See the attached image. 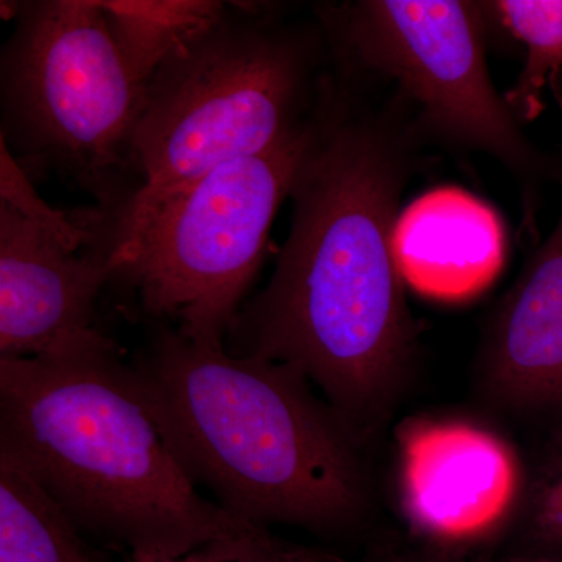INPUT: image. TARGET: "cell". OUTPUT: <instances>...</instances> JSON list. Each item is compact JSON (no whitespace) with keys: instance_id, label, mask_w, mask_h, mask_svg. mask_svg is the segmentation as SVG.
I'll use <instances>...</instances> for the list:
<instances>
[{"instance_id":"cell-12","label":"cell","mask_w":562,"mask_h":562,"mask_svg":"<svg viewBox=\"0 0 562 562\" xmlns=\"http://www.w3.org/2000/svg\"><path fill=\"white\" fill-rule=\"evenodd\" d=\"M0 562H113L5 449H0Z\"/></svg>"},{"instance_id":"cell-1","label":"cell","mask_w":562,"mask_h":562,"mask_svg":"<svg viewBox=\"0 0 562 562\" xmlns=\"http://www.w3.org/2000/svg\"><path fill=\"white\" fill-rule=\"evenodd\" d=\"M405 135L322 81L313 135L292 183L290 235L225 347L283 362L319 386L355 439L379 420L413 350L395 255L408 179Z\"/></svg>"},{"instance_id":"cell-9","label":"cell","mask_w":562,"mask_h":562,"mask_svg":"<svg viewBox=\"0 0 562 562\" xmlns=\"http://www.w3.org/2000/svg\"><path fill=\"white\" fill-rule=\"evenodd\" d=\"M398 443L403 508L425 535L468 541L508 513L519 469L497 436L468 422L416 420Z\"/></svg>"},{"instance_id":"cell-4","label":"cell","mask_w":562,"mask_h":562,"mask_svg":"<svg viewBox=\"0 0 562 562\" xmlns=\"http://www.w3.org/2000/svg\"><path fill=\"white\" fill-rule=\"evenodd\" d=\"M316 47L265 7L225 2L158 66L128 147L140 209L224 162L271 149L313 116Z\"/></svg>"},{"instance_id":"cell-2","label":"cell","mask_w":562,"mask_h":562,"mask_svg":"<svg viewBox=\"0 0 562 562\" xmlns=\"http://www.w3.org/2000/svg\"><path fill=\"white\" fill-rule=\"evenodd\" d=\"M0 449L88 538L124 557L288 547L203 497L158 430L131 360L95 328L38 357H0Z\"/></svg>"},{"instance_id":"cell-3","label":"cell","mask_w":562,"mask_h":562,"mask_svg":"<svg viewBox=\"0 0 562 562\" xmlns=\"http://www.w3.org/2000/svg\"><path fill=\"white\" fill-rule=\"evenodd\" d=\"M147 409L180 468L224 512L266 528L339 535L368 502L357 441L308 380L155 322L131 358Z\"/></svg>"},{"instance_id":"cell-13","label":"cell","mask_w":562,"mask_h":562,"mask_svg":"<svg viewBox=\"0 0 562 562\" xmlns=\"http://www.w3.org/2000/svg\"><path fill=\"white\" fill-rule=\"evenodd\" d=\"M225 2L210 0H103L110 31L147 81L169 54L217 16Z\"/></svg>"},{"instance_id":"cell-11","label":"cell","mask_w":562,"mask_h":562,"mask_svg":"<svg viewBox=\"0 0 562 562\" xmlns=\"http://www.w3.org/2000/svg\"><path fill=\"white\" fill-rule=\"evenodd\" d=\"M487 369L509 402L562 405V211L498 314Z\"/></svg>"},{"instance_id":"cell-16","label":"cell","mask_w":562,"mask_h":562,"mask_svg":"<svg viewBox=\"0 0 562 562\" xmlns=\"http://www.w3.org/2000/svg\"><path fill=\"white\" fill-rule=\"evenodd\" d=\"M535 525L546 541L562 546V464L549 476L536 497Z\"/></svg>"},{"instance_id":"cell-14","label":"cell","mask_w":562,"mask_h":562,"mask_svg":"<svg viewBox=\"0 0 562 562\" xmlns=\"http://www.w3.org/2000/svg\"><path fill=\"white\" fill-rule=\"evenodd\" d=\"M514 38L527 47V63L509 106L530 121L542 109V92L562 72V0H498L486 3Z\"/></svg>"},{"instance_id":"cell-10","label":"cell","mask_w":562,"mask_h":562,"mask_svg":"<svg viewBox=\"0 0 562 562\" xmlns=\"http://www.w3.org/2000/svg\"><path fill=\"white\" fill-rule=\"evenodd\" d=\"M395 255L403 280L442 301L483 291L501 271L505 235L494 211L468 192H430L398 217Z\"/></svg>"},{"instance_id":"cell-15","label":"cell","mask_w":562,"mask_h":562,"mask_svg":"<svg viewBox=\"0 0 562 562\" xmlns=\"http://www.w3.org/2000/svg\"><path fill=\"white\" fill-rule=\"evenodd\" d=\"M120 562H327L303 550L290 549L281 552H228L210 549L187 554L176 560H146V558L124 557Z\"/></svg>"},{"instance_id":"cell-5","label":"cell","mask_w":562,"mask_h":562,"mask_svg":"<svg viewBox=\"0 0 562 562\" xmlns=\"http://www.w3.org/2000/svg\"><path fill=\"white\" fill-rule=\"evenodd\" d=\"M312 135L313 116L271 149L224 162L150 205L111 214L113 280L124 281L155 322L225 344Z\"/></svg>"},{"instance_id":"cell-8","label":"cell","mask_w":562,"mask_h":562,"mask_svg":"<svg viewBox=\"0 0 562 562\" xmlns=\"http://www.w3.org/2000/svg\"><path fill=\"white\" fill-rule=\"evenodd\" d=\"M79 250L0 202V357H38L92 330L113 246Z\"/></svg>"},{"instance_id":"cell-6","label":"cell","mask_w":562,"mask_h":562,"mask_svg":"<svg viewBox=\"0 0 562 562\" xmlns=\"http://www.w3.org/2000/svg\"><path fill=\"white\" fill-rule=\"evenodd\" d=\"M147 83L99 0L16 3L0 55V140L14 160L72 177L110 203V180L128 168Z\"/></svg>"},{"instance_id":"cell-7","label":"cell","mask_w":562,"mask_h":562,"mask_svg":"<svg viewBox=\"0 0 562 562\" xmlns=\"http://www.w3.org/2000/svg\"><path fill=\"white\" fill-rule=\"evenodd\" d=\"M336 11L353 57L394 80L432 135L520 173L538 168L516 113L492 83L484 3L364 0Z\"/></svg>"}]
</instances>
